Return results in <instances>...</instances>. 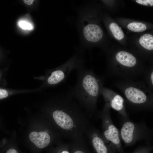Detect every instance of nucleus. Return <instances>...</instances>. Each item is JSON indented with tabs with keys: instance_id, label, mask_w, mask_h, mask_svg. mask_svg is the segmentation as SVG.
Instances as JSON below:
<instances>
[{
	"instance_id": "obj_17",
	"label": "nucleus",
	"mask_w": 153,
	"mask_h": 153,
	"mask_svg": "<svg viewBox=\"0 0 153 153\" xmlns=\"http://www.w3.org/2000/svg\"><path fill=\"white\" fill-rule=\"evenodd\" d=\"M20 26L22 29H31L32 28L31 25L26 22L21 21L19 23Z\"/></svg>"
},
{
	"instance_id": "obj_10",
	"label": "nucleus",
	"mask_w": 153,
	"mask_h": 153,
	"mask_svg": "<svg viewBox=\"0 0 153 153\" xmlns=\"http://www.w3.org/2000/svg\"><path fill=\"white\" fill-rule=\"evenodd\" d=\"M51 131L49 129H46L39 132L33 131L29 135L31 141L39 148L42 149L46 147L51 141Z\"/></svg>"
},
{
	"instance_id": "obj_16",
	"label": "nucleus",
	"mask_w": 153,
	"mask_h": 153,
	"mask_svg": "<svg viewBox=\"0 0 153 153\" xmlns=\"http://www.w3.org/2000/svg\"><path fill=\"white\" fill-rule=\"evenodd\" d=\"M136 2L141 5L152 6L153 5V0H137Z\"/></svg>"
},
{
	"instance_id": "obj_7",
	"label": "nucleus",
	"mask_w": 153,
	"mask_h": 153,
	"mask_svg": "<svg viewBox=\"0 0 153 153\" xmlns=\"http://www.w3.org/2000/svg\"><path fill=\"white\" fill-rule=\"evenodd\" d=\"M110 108L105 103L102 109L98 111L96 119H100L101 121V135L107 143H111L119 153L124 151L120 137L119 130L114 124L110 112Z\"/></svg>"
},
{
	"instance_id": "obj_4",
	"label": "nucleus",
	"mask_w": 153,
	"mask_h": 153,
	"mask_svg": "<svg viewBox=\"0 0 153 153\" xmlns=\"http://www.w3.org/2000/svg\"><path fill=\"white\" fill-rule=\"evenodd\" d=\"M116 62L107 67V75L111 76L126 79L136 80L143 76L146 68L139 65L136 58L125 51L118 52L116 54Z\"/></svg>"
},
{
	"instance_id": "obj_9",
	"label": "nucleus",
	"mask_w": 153,
	"mask_h": 153,
	"mask_svg": "<svg viewBox=\"0 0 153 153\" xmlns=\"http://www.w3.org/2000/svg\"><path fill=\"white\" fill-rule=\"evenodd\" d=\"M101 95L105 103L108 105L110 108L117 111L118 115L123 117L129 116L126 111L124 99L121 95L104 86L102 89Z\"/></svg>"
},
{
	"instance_id": "obj_12",
	"label": "nucleus",
	"mask_w": 153,
	"mask_h": 153,
	"mask_svg": "<svg viewBox=\"0 0 153 153\" xmlns=\"http://www.w3.org/2000/svg\"><path fill=\"white\" fill-rule=\"evenodd\" d=\"M143 76L144 81L147 86L150 90H153V69L151 68L146 67Z\"/></svg>"
},
{
	"instance_id": "obj_15",
	"label": "nucleus",
	"mask_w": 153,
	"mask_h": 153,
	"mask_svg": "<svg viewBox=\"0 0 153 153\" xmlns=\"http://www.w3.org/2000/svg\"><path fill=\"white\" fill-rule=\"evenodd\" d=\"M152 147L150 144H147L146 146L138 147L132 153H150ZM121 153H126L124 151Z\"/></svg>"
},
{
	"instance_id": "obj_22",
	"label": "nucleus",
	"mask_w": 153,
	"mask_h": 153,
	"mask_svg": "<svg viewBox=\"0 0 153 153\" xmlns=\"http://www.w3.org/2000/svg\"><path fill=\"white\" fill-rule=\"evenodd\" d=\"M60 153H69V152L66 150H63Z\"/></svg>"
},
{
	"instance_id": "obj_6",
	"label": "nucleus",
	"mask_w": 153,
	"mask_h": 153,
	"mask_svg": "<svg viewBox=\"0 0 153 153\" xmlns=\"http://www.w3.org/2000/svg\"><path fill=\"white\" fill-rule=\"evenodd\" d=\"M77 27L80 45L84 50L89 43L99 42L103 36V31L97 24L92 22V15L85 6L79 8L78 12Z\"/></svg>"
},
{
	"instance_id": "obj_1",
	"label": "nucleus",
	"mask_w": 153,
	"mask_h": 153,
	"mask_svg": "<svg viewBox=\"0 0 153 153\" xmlns=\"http://www.w3.org/2000/svg\"><path fill=\"white\" fill-rule=\"evenodd\" d=\"M51 116L56 130L63 137L71 140L83 137L92 123L91 117L69 91L57 97Z\"/></svg>"
},
{
	"instance_id": "obj_21",
	"label": "nucleus",
	"mask_w": 153,
	"mask_h": 153,
	"mask_svg": "<svg viewBox=\"0 0 153 153\" xmlns=\"http://www.w3.org/2000/svg\"><path fill=\"white\" fill-rule=\"evenodd\" d=\"M73 153H85L84 151L81 150H77L75 151H74Z\"/></svg>"
},
{
	"instance_id": "obj_8",
	"label": "nucleus",
	"mask_w": 153,
	"mask_h": 153,
	"mask_svg": "<svg viewBox=\"0 0 153 153\" xmlns=\"http://www.w3.org/2000/svg\"><path fill=\"white\" fill-rule=\"evenodd\" d=\"M84 134L96 153H116L117 150L115 147L106 142L100 131L92 123L86 130Z\"/></svg>"
},
{
	"instance_id": "obj_18",
	"label": "nucleus",
	"mask_w": 153,
	"mask_h": 153,
	"mask_svg": "<svg viewBox=\"0 0 153 153\" xmlns=\"http://www.w3.org/2000/svg\"><path fill=\"white\" fill-rule=\"evenodd\" d=\"M8 95V92L6 90L0 88V99L6 98Z\"/></svg>"
},
{
	"instance_id": "obj_13",
	"label": "nucleus",
	"mask_w": 153,
	"mask_h": 153,
	"mask_svg": "<svg viewBox=\"0 0 153 153\" xmlns=\"http://www.w3.org/2000/svg\"><path fill=\"white\" fill-rule=\"evenodd\" d=\"M109 27L113 36L117 40H120L124 38V34L121 28L117 24L112 22L110 24Z\"/></svg>"
},
{
	"instance_id": "obj_14",
	"label": "nucleus",
	"mask_w": 153,
	"mask_h": 153,
	"mask_svg": "<svg viewBox=\"0 0 153 153\" xmlns=\"http://www.w3.org/2000/svg\"><path fill=\"white\" fill-rule=\"evenodd\" d=\"M127 28L132 31L141 32L146 30L147 27L145 24L141 22H133L128 24L127 25Z\"/></svg>"
},
{
	"instance_id": "obj_20",
	"label": "nucleus",
	"mask_w": 153,
	"mask_h": 153,
	"mask_svg": "<svg viewBox=\"0 0 153 153\" xmlns=\"http://www.w3.org/2000/svg\"><path fill=\"white\" fill-rule=\"evenodd\" d=\"M26 4L28 5H31L32 4L34 0H24L23 1Z\"/></svg>"
},
{
	"instance_id": "obj_2",
	"label": "nucleus",
	"mask_w": 153,
	"mask_h": 153,
	"mask_svg": "<svg viewBox=\"0 0 153 153\" xmlns=\"http://www.w3.org/2000/svg\"><path fill=\"white\" fill-rule=\"evenodd\" d=\"M77 71L76 82L69 91L88 115L96 118L97 100L104 86V78L84 65Z\"/></svg>"
},
{
	"instance_id": "obj_11",
	"label": "nucleus",
	"mask_w": 153,
	"mask_h": 153,
	"mask_svg": "<svg viewBox=\"0 0 153 153\" xmlns=\"http://www.w3.org/2000/svg\"><path fill=\"white\" fill-rule=\"evenodd\" d=\"M141 45L145 49L149 50L153 49V37L150 34L143 35L139 39Z\"/></svg>"
},
{
	"instance_id": "obj_19",
	"label": "nucleus",
	"mask_w": 153,
	"mask_h": 153,
	"mask_svg": "<svg viewBox=\"0 0 153 153\" xmlns=\"http://www.w3.org/2000/svg\"><path fill=\"white\" fill-rule=\"evenodd\" d=\"M6 153H18V152L15 149L10 148L8 150Z\"/></svg>"
},
{
	"instance_id": "obj_3",
	"label": "nucleus",
	"mask_w": 153,
	"mask_h": 153,
	"mask_svg": "<svg viewBox=\"0 0 153 153\" xmlns=\"http://www.w3.org/2000/svg\"><path fill=\"white\" fill-rule=\"evenodd\" d=\"M113 85L123 94L126 105L135 112H152L153 92L143 80L119 79Z\"/></svg>"
},
{
	"instance_id": "obj_5",
	"label": "nucleus",
	"mask_w": 153,
	"mask_h": 153,
	"mask_svg": "<svg viewBox=\"0 0 153 153\" xmlns=\"http://www.w3.org/2000/svg\"><path fill=\"white\" fill-rule=\"evenodd\" d=\"M118 116L121 126L120 137L126 147L142 141H145L146 144H150L153 139V129L148 127L144 121L135 122L130 119L129 116Z\"/></svg>"
}]
</instances>
